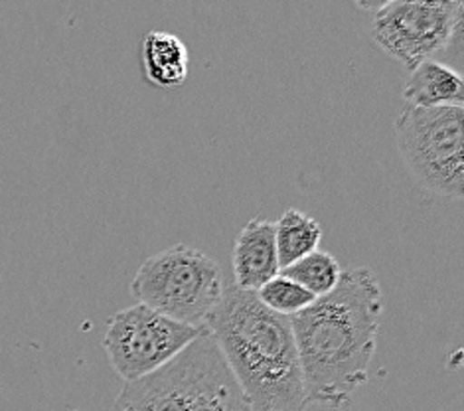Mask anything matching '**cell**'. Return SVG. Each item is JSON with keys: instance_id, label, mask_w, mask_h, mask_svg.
<instances>
[{"instance_id": "cell-12", "label": "cell", "mask_w": 464, "mask_h": 411, "mask_svg": "<svg viewBox=\"0 0 464 411\" xmlns=\"http://www.w3.org/2000/svg\"><path fill=\"white\" fill-rule=\"evenodd\" d=\"M281 273L291 277L293 281L304 287L306 291L313 293L314 297H323L328 295L338 285L342 268L333 253L316 250L304 255L303 259L295 261L289 268L281 269Z\"/></svg>"}, {"instance_id": "cell-10", "label": "cell", "mask_w": 464, "mask_h": 411, "mask_svg": "<svg viewBox=\"0 0 464 411\" xmlns=\"http://www.w3.org/2000/svg\"><path fill=\"white\" fill-rule=\"evenodd\" d=\"M140 55L147 82L162 87V90H174V87L184 85L190 55L179 36L170 32H149L142 40Z\"/></svg>"}, {"instance_id": "cell-6", "label": "cell", "mask_w": 464, "mask_h": 411, "mask_svg": "<svg viewBox=\"0 0 464 411\" xmlns=\"http://www.w3.org/2000/svg\"><path fill=\"white\" fill-rule=\"evenodd\" d=\"M202 332L204 327L184 325L139 303L109 318L103 348L111 368L135 382L179 357Z\"/></svg>"}, {"instance_id": "cell-1", "label": "cell", "mask_w": 464, "mask_h": 411, "mask_svg": "<svg viewBox=\"0 0 464 411\" xmlns=\"http://www.w3.org/2000/svg\"><path fill=\"white\" fill-rule=\"evenodd\" d=\"M383 313L370 268L342 271L328 295L291 317L308 406L342 407L368 382Z\"/></svg>"}, {"instance_id": "cell-2", "label": "cell", "mask_w": 464, "mask_h": 411, "mask_svg": "<svg viewBox=\"0 0 464 411\" xmlns=\"http://www.w3.org/2000/svg\"><path fill=\"white\" fill-rule=\"evenodd\" d=\"M253 411H304L301 360L289 317L273 313L236 285L204 320Z\"/></svg>"}, {"instance_id": "cell-8", "label": "cell", "mask_w": 464, "mask_h": 411, "mask_svg": "<svg viewBox=\"0 0 464 411\" xmlns=\"http://www.w3.org/2000/svg\"><path fill=\"white\" fill-rule=\"evenodd\" d=\"M234 285L241 291L256 293L275 275L281 273L275 224L265 218H251L237 233L234 243Z\"/></svg>"}, {"instance_id": "cell-15", "label": "cell", "mask_w": 464, "mask_h": 411, "mask_svg": "<svg viewBox=\"0 0 464 411\" xmlns=\"http://www.w3.org/2000/svg\"><path fill=\"white\" fill-rule=\"evenodd\" d=\"M455 3H462V0H455Z\"/></svg>"}, {"instance_id": "cell-5", "label": "cell", "mask_w": 464, "mask_h": 411, "mask_svg": "<svg viewBox=\"0 0 464 411\" xmlns=\"http://www.w3.org/2000/svg\"><path fill=\"white\" fill-rule=\"evenodd\" d=\"M397 149L413 181L429 194L464 196V109L405 105L395 121Z\"/></svg>"}, {"instance_id": "cell-4", "label": "cell", "mask_w": 464, "mask_h": 411, "mask_svg": "<svg viewBox=\"0 0 464 411\" xmlns=\"http://www.w3.org/2000/svg\"><path fill=\"white\" fill-rule=\"evenodd\" d=\"M224 289L218 261L186 243L150 255L130 281V295L140 305L192 327L204 325Z\"/></svg>"}, {"instance_id": "cell-14", "label": "cell", "mask_w": 464, "mask_h": 411, "mask_svg": "<svg viewBox=\"0 0 464 411\" xmlns=\"http://www.w3.org/2000/svg\"><path fill=\"white\" fill-rule=\"evenodd\" d=\"M392 3L393 0H353V5H356L360 10H363V13H370V15L380 13L382 8H385Z\"/></svg>"}, {"instance_id": "cell-11", "label": "cell", "mask_w": 464, "mask_h": 411, "mask_svg": "<svg viewBox=\"0 0 464 411\" xmlns=\"http://www.w3.org/2000/svg\"><path fill=\"white\" fill-rule=\"evenodd\" d=\"M320 240H323V228L314 218L306 216L301 210H286L275 221V246H277L281 269L316 251Z\"/></svg>"}, {"instance_id": "cell-13", "label": "cell", "mask_w": 464, "mask_h": 411, "mask_svg": "<svg viewBox=\"0 0 464 411\" xmlns=\"http://www.w3.org/2000/svg\"><path fill=\"white\" fill-rule=\"evenodd\" d=\"M256 295L265 307L273 310V313L289 318L295 317L296 313H301L303 308H306L316 298L313 293H308L304 287H301L296 281H293L291 277H286L283 273L275 275L273 279L259 287Z\"/></svg>"}, {"instance_id": "cell-9", "label": "cell", "mask_w": 464, "mask_h": 411, "mask_svg": "<svg viewBox=\"0 0 464 411\" xmlns=\"http://www.w3.org/2000/svg\"><path fill=\"white\" fill-rule=\"evenodd\" d=\"M405 105L411 107H445L464 103L462 75L450 65L437 60H423L411 70L403 87Z\"/></svg>"}, {"instance_id": "cell-3", "label": "cell", "mask_w": 464, "mask_h": 411, "mask_svg": "<svg viewBox=\"0 0 464 411\" xmlns=\"http://www.w3.org/2000/svg\"><path fill=\"white\" fill-rule=\"evenodd\" d=\"M113 411H253L206 328L162 368L125 382Z\"/></svg>"}, {"instance_id": "cell-7", "label": "cell", "mask_w": 464, "mask_h": 411, "mask_svg": "<svg viewBox=\"0 0 464 411\" xmlns=\"http://www.w3.org/2000/svg\"><path fill=\"white\" fill-rule=\"evenodd\" d=\"M462 32V3L455 0H393L372 20L378 46L413 70L450 48Z\"/></svg>"}]
</instances>
